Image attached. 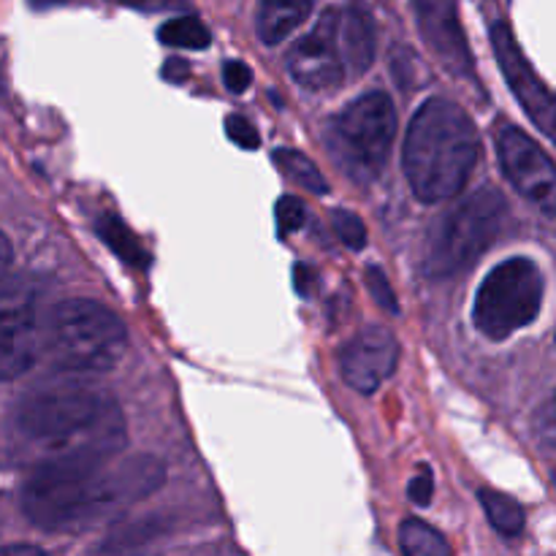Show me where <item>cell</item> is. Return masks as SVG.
Instances as JSON below:
<instances>
[{
  "label": "cell",
  "instance_id": "6da1fadb",
  "mask_svg": "<svg viewBox=\"0 0 556 556\" xmlns=\"http://www.w3.org/2000/svg\"><path fill=\"white\" fill-rule=\"evenodd\" d=\"M166 483V465L150 454L41 462L22 489L27 521L47 532H74L114 519Z\"/></svg>",
  "mask_w": 556,
  "mask_h": 556
},
{
  "label": "cell",
  "instance_id": "7a4b0ae2",
  "mask_svg": "<svg viewBox=\"0 0 556 556\" xmlns=\"http://www.w3.org/2000/svg\"><path fill=\"white\" fill-rule=\"evenodd\" d=\"M14 429L52 459H103L128 443L125 413L112 394L79 383L47 386L22 396Z\"/></svg>",
  "mask_w": 556,
  "mask_h": 556
},
{
  "label": "cell",
  "instance_id": "3957f363",
  "mask_svg": "<svg viewBox=\"0 0 556 556\" xmlns=\"http://www.w3.org/2000/svg\"><path fill=\"white\" fill-rule=\"evenodd\" d=\"M481 155V139L470 114L448 98H429L410 119L402 166L413 193L424 204H440L459 193Z\"/></svg>",
  "mask_w": 556,
  "mask_h": 556
},
{
  "label": "cell",
  "instance_id": "277c9868",
  "mask_svg": "<svg viewBox=\"0 0 556 556\" xmlns=\"http://www.w3.org/2000/svg\"><path fill=\"white\" fill-rule=\"evenodd\" d=\"M128 351V329L103 304L68 299L47 313L43 353L58 372L101 375L117 367Z\"/></svg>",
  "mask_w": 556,
  "mask_h": 556
},
{
  "label": "cell",
  "instance_id": "5b68a950",
  "mask_svg": "<svg viewBox=\"0 0 556 556\" xmlns=\"http://www.w3.org/2000/svg\"><path fill=\"white\" fill-rule=\"evenodd\" d=\"M508 223V199L494 188H481L443 215L424 250V271L432 280H448L476 264L500 239Z\"/></svg>",
  "mask_w": 556,
  "mask_h": 556
},
{
  "label": "cell",
  "instance_id": "8992f818",
  "mask_svg": "<svg viewBox=\"0 0 556 556\" xmlns=\"http://www.w3.org/2000/svg\"><path fill=\"white\" fill-rule=\"evenodd\" d=\"M324 139L329 155L353 182H375L396 139L394 101L380 90L364 92L329 119Z\"/></svg>",
  "mask_w": 556,
  "mask_h": 556
},
{
  "label": "cell",
  "instance_id": "52a82bcc",
  "mask_svg": "<svg viewBox=\"0 0 556 556\" xmlns=\"http://www.w3.org/2000/svg\"><path fill=\"white\" fill-rule=\"evenodd\" d=\"M541 269L530 258H508L483 277L472 304V324L486 340L503 342L535 324L543 307Z\"/></svg>",
  "mask_w": 556,
  "mask_h": 556
},
{
  "label": "cell",
  "instance_id": "ba28073f",
  "mask_svg": "<svg viewBox=\"0 0 556 556\" xmlns=\"http://www.w3.org/2000/svg\"><path fill=\"white\" fill-rule=\"evenodd\" d=\"M47 286L33 275L0 282V383L22 378L43 353Z\"/></svg>",
  "mask_w": 556,
  "mask_h": 556
},
{
  "label": "cell",
  "instance_id": "9c48e42d",
  "mask_svg": "<svg viewBox=\"0 0 556 556\" xmlns=\"http://www.w3.org/2000/svg\"><path fill=\"white\" fill-rule=\"evenodd\" d=\"M497 155L510 185L552 217L556 212V168L548 152L521 128L505 125L497 136Z\"/></svg>",
  "mask_w": 556,
  "mask_h": 556
},
{
  "label": "cell",
  "instance_id": "30bf717a",
  "mask_svg": "<svg viewBox=\"0 0 556 556\" xmlns=\"http://www.w3.org/2000/svg\"><path fill=\"white\" fill-rule=\"evenodd\" d=\"M337 25H340V11L326 9L313 30L299 38L296 47L288 52V71L304 90L324 92L342 85L345 65L337 41Z\"/></svg>",
  "mask_w": 556,
  "mask_h": 556
},
{
  "label": "cell",
  "instance_id": "8fae6325",
  "mask_svg": "<svg viewBox=\"0 0 556 556\" xmlns=\"http://www.w3.org/2000/svg\"><path fill=\"white\" fill-rule=\"evenodd\" d=\"M492 47L494 54H497L500 68H503L505 79H508V87L519 98L521 109L530 114V119L541 128V134L546 139H554L556 106L552 90L543 85L541 76L527 63L525 52L519 49L514 33H510V27L505 22H494L492 25Z\"/></svg>",
  "mask_w": 556,
  "mask_h": 556
},
{
  "label": "cell",
  "instance_id": "7c38bea8",
  "mask_svg": "<svg viewBox=\"0 0 556 556\" xmlns=\"http://www.w3.org/2000/svg\"><path fill=\"white\" fill-rule=\"evenodd\" d=\"M400 364V342L386 326H364L340 351V372L358 394H375Z\"/></svg>",
  "mask_w": 556,
  "mask_h": 556
},
{
  "label": "cell",
  "instance_id": "4fadbf2b",
  "mask_svg": "<svg viewBox=\"0 0 556 556\" xmlns=\"http://www.w3.org/2000/svg\"><path fill=\"white\" fill-rule=\"evenodd\" d=\"M416 11L418 30L424 41L434 52V58L456 74L459 79H476V65H472V52L467 47L465 30H462L459 14H456L454 0H410Z\"/></svg>",
  "mask_w": 556,
  "mask_h": 556
},
{
  "label": "cell",
  "instance_id": "5bb4252c",
  "mask_svg": "<svg viewBox=\"0 0 556 556\" xmlns=\"http://www.w3.org/2000/svg\"><path fill=\"white\" fill-rule=\"evenodd\" d=\"M337 41L342 43V65L353 76L367 74L375 63V54H378V27H375L372 11L358 0L348 5L340 14Z\"/></svg>",
  "mask_w": 556,
  "mask_h": 556
},
{
  "label": "cell",
  "instance_id": "9a60e30c",
  "mask_svg": "<svg viewBox=\"0 0 556 556\" xmlns=\"http://www.w3.org/2000/svg\"><path fill=\"white\" fill-rule=\"evenodd\" d=\"M315 0H261L255 30L266 47L286 41L299 25L309 16Z\"/></svg>",
  "mask_w": 556,
  "mask_h": 556
},
{
  "label": "cell",
  "instance_id": "2e32d148",
  "mask_svg": "<svg viewBox=\"0 0 556 556\" xmlns=\"http://www.w3.org/2000/svg\"><path fill=\"white\" fill-rule=\"evenodd\" d=\"M478 500H481L483 510H486L489 525H492L500 535L514 541V538H519L521 532H525V510H521V505L516 503V500L505 497V494L500 492H492V489H481V492H478Z\"/></svg>",
  "mask_w": 556,
  "mask_h": 556
},
{
  "label": "cell",
  "instance_id": "e0dca14e",
  "mask_svg": "<svg viewBox=\"0 0 556 556\" xmlns=\"http://www.w3.org/2000/svg\"><path fill=\"white\" fill-rule=\"evenodd\" d=\"M98 237H101L125 264L136 266V269H144V266L150 264V261H147V250L141 248L139 239H136L134 233H130V228L125 226L123 220H117V217L103 215L101 220H98Z\"/></svg>",
  "mask_w": 556,
  "mask_h": 556
},
{
  "label": "cell",
  "instance_id": "ac0fdd59",
  "mask_svg": "<svg viewBox=\"0 0 556 556\" xmlns=\"http://www.w3.org/2000/svg\"><path fill=\"white\" fill-rule=\"evenodd\" d=\"M275 163L282 168L286 177H291L293 182L302 185V188L309 190V193L315 195L329 193V182L324 179V174H320L318 166H315L307 155H302V152L282 147V150H275Z\"/></svg>",
  "mask_w": 556,
  "mask_h": 556
},
{
  "label": "cell",
  "instance_id": "d6986e66",
  "mask_svg": "<svg viewBox=\"0 0 556 556\" xmlns=\"http://www.w3.org/2000/svg\"><path fill=\"white\" fill-rule=\"evenodd\" d=\"M157 38H161V43H166V47L177 49H206L212 41L204 22L193 14H182L168 20L166 25H161V30H157Z\"/></svg>",
  "mask_w": 556,
  "mask_h": 556
},
{
  "label": "cell",
  "instance_id": "ffe728a7",
  "mask_svg": "<svg viewBox=\"0 0 556 556\" xmlns=\"http://www.w3.org/2000/svg\"><path fill=\"white\" fill-rule=\"evenodd\" d=\"M402 552L410 556H448L451 546L434 527L418 519H407L400 530Z\"/></svg>",
  "mask_w": 556,
  "mask_h": 556
},
{
  "label": "cell",
  "instance_id": "44dd1931",
  "mask_svg": "<svg viewBox=\"0 0 556 556\" xmlns=\"http://www.w3.org/2000/svg\"><path fill=\"white\" fill-rule=\"evenodd\" d=\"M331 226H334L337 237L345 248H351L353 253H362L367 248V228H364L362 217L351 210H334L331 212Z\"/></svg>",
  "mask_w": 556,
  "mask_h": 556
},
{
  "label": "cell",
  "instance_id": "7402d4cb",
  "mask_svg": "<svg viewBox=\"0 0 556 556\" xmlns=\"http://www.w3.org/2000/svg\"><path fill=\"white\" fill-rule=\"evenodd\" d=\"M367 288H369V293L375 296V302H378L380 309H386V313H391V315H400V302H396V293L380 266H367Z\"/></svg>",
  "mask_w": 556,
  "mask_h": 556
},
{
  "label": "cell",
  "instance_id": "603a6c76",
  "mask_svg": "<svg viewBox=\"0 0 556 556\" xmlns=\"http://www.w3.org/2000/svg\"><path fill=\"white\" fill-rule=\"evenodd\" d=\"M275 215H277V228H280V237H288V233L299 231L304 226V204L296 199V195H282L275 206Z\"/></svg>",
  "mask_w": 556,
  "mask_h": 556
},
{
  "label": "cell",
  "instance_id": "cb8c5ba5",
  "mask_svg": "<svg viewBox=\"0 0 556 556\" xmlns=\"http://www.w3.org/2000/svg\"><path fill=\"white\" fill-rule=\"evenodd\" d=\"M226 134L231 136V139L237 141L242 150H258V144H261L258 130L253 128V123H248L244 117H239V114H231V117L226 119Z\"/></svg>",
  "mask_w": 556,
  "mask_h": 556
},
{
  "label": "cell",
  "instance_id": "d4e9b609",
  "mask_svg": "<svg viewBox=\"0 0 556 556\" xmlns=\"http://www.w3.org/2000/svg\"><path fill=\"white\" fill-rule=\"evenodd\" d=\"M223 81H226L228 90L242 96V92L250 87V81H253V74H250V68L242 63V60H231V63L223 65Z\"/></svg>",
  "mask_w": 556,
  "mask_h": 556
},
{
  "label": "cell",
  "instance_id": "484cf974",
  "mask_svg": "<svg viewBox=\"0 0 556 556\" xmlns=\"http://www.w3.org/2000/svg\"><path fill=\"white\" fill-rule=\"evenodd\" d=\"M432 492H434V478H432V472H429V467H424V470L410 481L407 494H410L413 503L421 505L424 508V505L432 503Z\"/></svg>",
  "mask_w": 556,
  "mask_h": 556
},
{
  "label": "cell",
  "instance_id": "4316f807",
  "mask_svg": "<svg viewBox=\"0 0 556 556\" xmlns=\"http://www.w3.org/2000/svg\"><path fill=\"white\" fill-rule=\"evenodd\" d=\"M117 3L128 5L136 11H179L188 9V0H117Z\"/></svg>",
  "mask_w": 556,
  "mask_h": 556
},
{
  "label": "cell",
  "instance_id": "83f0119b",
  "mask_svg": "<svg viewBox=\"0 0 556 556\" xmlns=\"http://www.w3.org/2000/svg\"><path fill=\"white\" fill-rule=\"evenodd\" d=\"M538 424H541V434H543V451L552 454L554 451V400L548 396L541 407V416H538Z\"/></svg>",
  "mask_w": 556,
  "mask_h": 556
},
{
  "label": "cell",
  "instance_id": "f1b7e54d",
  "mask_svg": "<svg viewBox=\"0 0 556 556\" xmlns=\"http://www.w3.org/2000/svg\"><path fill=\"white\" fill-rule=\"evenodd\" d=\"M11 261H14V248H11L9 237H5L3 231H0V280H3V275L9 271Z\"/></svg>",
  "mask_w": 556,
  "mask_h": 556
},
{
  "label": "cell",
  "instance_id": "f546056e",
  "mask_svg": "<svg viewBox=\"0 0 556 556\" xmlns=\"http://www.w3.org/2000/svg\"><path fill=\"white\" fill-rule=\"evenodd\" d=\"M163 76H166L168 81H182L185 76H188V63L185 60H168V65L163 68Z\"/></svg>",
  "mask_w": 556,
  "mask_h": 556
},
{
  "label": "cell",
  "instance_id": "4dcf8cb0",
  "mask_svg": "<svg viewBox=\"0 0 556 556\" xmlns=\"http://www.w3.org/2000/svg\"><path fill=\"white\" fill-rule=\"evenodd\" d=\"M293 282H296V288H299V293H302V296H307L309 293V288H307V282H309V275H313V271H309V266H296V269H293Z\"/></svg>",
  "mask_w": 556,
  "mask_h": 556
},
{
  "label": "cell",
  "instance_id": "1f68e13d",
  "mask_svg": "<svg viewBox=\"0 0 556 556\" xmlns=\"http://www.w3.org/2000/svg\"><path fill=\"white\" fill-rule=\"evenodd\" d=\"M36 11H47L54 9V5H65V3H74V0H27Z\"/></svg>",
  "mask_w": 556,
  "mask_h": 556
},
{
  "label": "cell",
  "instance_id": "d6a6232c",
  "mask_svg": "<svg viewBox=\"0 0 556 556\" xmlns=\"http://www.w3.org/2000/svg\"><path fill=\"white\" fill-rule=\"evenodd\" d=\"M0 554H41V548L38 546H3L0 548Z\"/></svg>",
  "mask_w": 556,
  "mask_h": 556
}]
</instances>
